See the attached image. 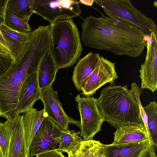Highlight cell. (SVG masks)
I'll return each mask as SVG.
<instances>
[{
  "instance_id": "obj_21",
  "label": "cell",
  "mask_w": 157,
  "mask_h": 157,
  "mask_svg": "<svg viewBox=\"0 0 157 157\" xmlns=\"http://www.w3.org/2000/svg\"><path fill=\"white\" fill-rule=\"evenodd\" d=\"M33 0H9L7 9L16 16L28 23L32 15Z\"/></svg>"
},
{
  "instance_id": "obj_31",
  "label": "cell",
  "mask_w": 157,
  "mask_h": 157,
  "mask_svg": "<svg viewBox=\"0 0 157 157\" xmlns=\"http://www.w3.org/2000/svg\"><path fill=\"white\" fill-rule=\"evenodd\" d=\"M0 52L6 54L10 55L9 49L7 47L0 30Z\"/></svg>"
},
{
  "instance_id": "obj_32",
  "label": "cell",
  "mask_w": 157,
  "mask_h": 157,
  "mask_svg": "<svg viewBox=\"0 0 157 157\" xmlns=\"http://www.w3.org/2000/svg\"><path fill=\"white\" fill-rule=\"evenodd\" d=\"M79 3H80L84 5L91 6L92 5L94 2V0H80L78 1Z\"/></svg>"
},
{
  "instance_id": "obj_15",
  "label": "cell",
  "mask_w": 157,
  "mask_h": 157,
  "mask_svg": "<svg viewBox=\"0 0 157 157\" xmlns=\"http://www.w3.org/2000/svg\"><path fill=\"white\" fill-rule=\"evenodd\" d=\"M100 56L98 53L90 52L79 59L74 67L72 76V80L78 90L81 91L82 84L98 66Z\"/></svg>"
},
{
  "instance_id": "obj_17",
  "label": "cell",
  "mask_w": 157,
  "mask_h": 157,
  "mask_svg": "<svg viewBox=\"0 0 157 157\" xmlns=\"http://www.w3.org/2000/svg\"><path fill=\"white\" fill-rule=\"evenodd\" d=\"M112 144L136 143L149 140L144 125H128L117 129Z\"/></svg>"
},
{
  "instance_id": "obj_8",
  "label": "cell",
  "mask_w": 157,
  "mask_h": 157,
  "mask_svg": "<svg viewBox=\"0 0 157 157\" xmlns=\"http://www.w3.org/2000/svg\"><path fill=\"white\" fill-rule=\"evenodd\" d=\"M63 130L47 117L43 121L28 147L29 157L57 150L59 138Z\"/></svg>"
},
{
  "instance_id": "obj_12",
  "label": "cell",
  "mask_w": 157,
  "mask_h": 157,
  "mask_svg": "<svg viewBox=\"0 0 157 157\" xmlns=\"http://www.w3.org/2000/svg\"><path fill=\"white\" fill-rule=\"evenodd\" d=\"M23 115H17L3 123L9 140L7 157H29L23 123Z\"/></svg>"
},
{
  "instance_id": "obj_25",
  "label": "cell",
  "mask_w": 157,
  "mask_h": 157,
  "mask_svg": "<svg viewBox=\"0 0 157 157\" xmlns=\"http://www.w3.org/2000/svg\"><path fill=\"white\" fill-rule=\"evenodd\" d=\"M130 90L134 96L138 104L140 115L148 137L150 145H154L148 128L147 116L140 100V96L143 91L135 82H133L132 84Z\"/></svg>"
},
{
  "instance_id": "obj_11",
  "label": "cell",
  "mask_w": 157,
  "mask_h": 157,
  "mask_svg": "<svg viewBox=\"0 0 157 157\" xmlns=\"http://www.w3.org/2000/svg\"><path fill=\"white\" fill-rule=\"evenodd\" d=\"M115 64L101 56L98 66L82 86V93L89 97L106 83H113L118 78Z\"/></svg>"
},
{
  "instance_id": "obj_29",
  "label": "cell",
  "mask_w": 157,
  "mask_h": 157,
  "mask_svg": "<svg viewBox=\"0 0 157 157\" xmlns=\"http://www.w3.org/2000/svg\"><path fill=\"white\" fill-rule=\"evenodd\" d=\"M36 157H66L62 152L54 150L44 152L36 155Z\"/></svg>"
},
{
  "instance_id": "obj_7",
  "label": "cell",
  "mask_w": 157,
  "mask_h": 157,
  "mask_svg": "<svg viewBox=\"0 0 157 157\" xmlns=\"http://www.w3.org/2000/svg\"><path fill=\"white\" fill-rule=\"evenodd\" d=\"M80 116V136L84 141L93 140L94 136L101 129L105 120L98 109L93 97L75 98Z\"/></svg>"
},
{
  "instance_id": "obj_5",
  "label": "cell",
  "mask_w": 157,
  "mask_h": 157,
  "mask_svg": "<svg viewBox=\"0 0 157 157\" xmlns=\"http://www.w3.org/2000/svg\"><path fill=\"white\" fill-rule=\"evenodd\" d=\"M106 16L121 19L143 30L146 35L157 34L155 21L137 9L129 0H95Z\"/></svg>"
},
{
  "instance_id": "obj_18",
  "label": "cell",
  "mask_w": 157,
  "mask_h": 157,
  "mask_svg": "<svg viewBox=\"0 0 157 157\" xmlns=\"http://www.w3.org/2000/svg\"><path fill=\"white\" fill-rule=\"evenodd\" d=\"M23 115V123L28 148L44 119L47 117L44 109L38 111L33 108Z\"/></svg>"
},
{
  "instance_id": "obj_19",
  "label": "cell",
  "mask_w": 157,
  "mask_h": 157,
  "mask_svg": "<svg viewBox=\"0 0 157 157\" xmlns=\"http://www.w3.org/2000/svg\"><path fill=\"white\" fill-rule=\"evenodd\" d=\"M58 70L50 52L46 54L41 61L37 71L40 90L52 85Z\"/></svg>"
},
{
  "instance_id": "obj_34",
  "label": "cell",
  "mask_w": 157,
  "mask_h": 157,
  "mask_svg": "<svg viewBox=\"0 0 157 157\" xmlns=\"http://www.w3.org/2000/svg\"><path fill=\"white\" fill-rule=\"evenodd\" d=\"M1 115H2V113H1V112L0 111V116H1Z\"/></svg>"
},
{
  "instance_id": "obj_9",
  "label": "cell",
  "mask_w": 157,
  "mask_h": 157,
  "mask_svg": "<svg viewBox=\"0 0 157 157\" xmlns=\"http://www.w3.org/2000/svg\"><path fill=\"white\" fill-rule=\"evenodd\" d=\"M146 39L147 53L139 70L141 89L154 93L157 90V34L152 32L146 35Z\"/></svg>"
},
{
  "instance_id": "obj_23",
  "label": "cell",
  "mask_w": 157,
  "mask_h": 157,
  "mask_svg": "<svg viewBox=\"0 0 157 157\" xmlns=\"http://www.w3.org/2000/svg\"><path fill=\"white\" fill-rule=\"evenodd\" d=\"M147 118V124L154 145L157 146V104L155 101L143 107Z\"/></svg>"
},
{
  "instance_id": "obj_24",
  "label": "cell",
  "mask_w": 157,
  "mask_h": 157,
  "mask_svg": "<svg viewBox=\"0 0 157 157\" xmlns=\"http://www.w3.org/2000/svg\"><path fill=\"white\" fill-rule=\"evenodd\" d=\"M5 24L10 29L21 32H30L31 29L28 23L15 16L6 9Z\"/></svg>"
},
{
  "instance_id": "obj_28",
  "label": "cell",
  "mask_w": 157,
  "mask_h": 157,
  "mask_svg": "<svg viewBox=\"0 0 157 157\" xmlns=\"http://www.w3.org/2000/svg\"><path fill=\"white\" fill-rule=\"evenodd\" d=\"M9 0H0V25L5 24V16Z\"/></svg>"
},
{
  "instance_id": "obj_10",
  "label": "cell",
  "mask_w": 157,
  "mask_h": 157,
  "mask_svg": "<svg viewBox=\"0 0 157 157\" xmlns=\"http://www.w3.org/2000/svg\"><path fill=\"white\" fill-rule=\"evenodd\" d=\"M43 103L47 117L62 129H68V125L73 124L80 128V121L69 117L63 110L59 100L58 94L52 85L41 90L40 99Z\"/></svg>"
},
{
  "instance_id": "obj_1",
  "label": "cell",
  "mask_w": 157,
  "mask_h": 157,
  "mask_svg": "<svg viewBox=\"0 0 157 157\" xmlns=\"http://www.w3.org/2000/svg\"><path fill=\"white\" fill-rule=\"evenodd\" d=\"M81 28L80 39L84 45L114 55L138 57L145 47L144 32L120 18L90 15L84 19Z\"/></svg>"
},
{
  "instance_id": "obj_33",
  "label": "cell",
  "mask_w": 157,
  "mask_h": 157,
  "mask_svg": "<svg viewBox=\"0 0 157 157\" xmlns=\"http://www.w3.org/2000/svg\"><path fill=\"white\" fill-rule=\"evenodd\" d=\"M0 157H3L0 148Z\"/></svg>"
},
{
  "instance_id": "obj_30",
  "label": "cell",
  "mask_w": 157,
  "mask_h": 157,
  "mask_svg": "<svg viewBox=\"0 0 157 157\" xmlns=\"http://www.w3.org/2000/svg\"><path fill=\"white\" fill-rule=\"evenodd\" d=\"M138 157H157L155 146L150 145L141 152Z\"/></svg>"
},
{
  "instance_id": "obj_27",
  "label": "cell",
  "mask_w": 157,
  "mask_h": 157,
  "mask_svg": "<svg viewBox=\"0 0 157 157\" xmlns=\"http://www.w3.org/2000/svg\"><path fill=\"white\" fill-rule=\"evenodd\" d=\"M14 61L10 54L0 52V77L8 70Z\"/></svg>"
},
{
  "instance_id": "obj_16",
  "label": "cell",
  "mask_w": 157,
  "mask_h": 157,
  "mask_svg": "<svg viewBox=\"0 0 157 157\" xmlns=\"http://www.w3.org/2000/svg\"><path fill=\"white\" fill-rule=\"evenodd\" d=\"M150 145L148 140L124 144H105L106 157H138Z\"/></svg>"
},
{
  "instance_id": "obj_6",
  "label": "cell",
  "mask_w": 157,
  "mask_h": 157,
  "mask_svg": "<svg viewBox=\"0 0 157 157\" xmlns=\"http://www.w3.org/2000/svg\"><path fill=\"white\" fill-rule=\"evenodd\" d=\"M78 1L74 0H33L34 13L48 21L50 25L63 19L80 15L82 11Z\"/></svg>"
},
{
  "instance_id": "obj_20",
  "label": "cell",
  "mask_w": 157,
  "mask_h": 157,
  "mask_svg": "<svg viewBox=\"0 0 157 157\" xmlns=\"http://www.w3.org/2000/svg\"><path fill=\"white\" fill-rule=\"evenodd\" d=\"M68 154V157H106L105 144L94 140L83 141Z\"/></svg>"
},
{
  "instance_id": "obj_26",
  "label": "cell",
  "mask_w": 157,
  "mask_h": 157,
  "mask_svg": "<svg viewBox=\"0 0 157 157\" xmlns=\"http://www.w3.org/2000/svg\"><path fill=\"white\" fill-rule=\"evenodd\" d=\"M9 140L3 123L0 122V148L3 157H7Z\"/></svg>"
},
{
  "instance_id": "obj_2",
  "label": "cell",
  "mask_w": 157,
  "mask_h": 157,
  "mask_svg": "<svg viewBox=\"0 0 157 157\" xmlns=\"http://www.w3.org/2000/svg\"><path fill=\"white\" fill-rule=\"evenodd\" d=\"M44 56L36 47L29 45L24 53L0 77L1 117L7 120L17 115V105L21 87L26 78L37 71Z\"/></svg>"
},
{
  "instance_id": "obj_4",
  "label": "cell",
  "mask_w": 157,
  "mask_h": 157,
  "mask_svg": "<svg viewBox=\"0 0 157 157\" xmlns=\"http://www.w3.org/2000/svg\"><path fill=\"white\" fill-rule=\"evenodd\" d=\"M51 25L50 53L58 70L73 66L80 59L82 44L72 18L57 20Z\"/></svg>"
},
{
  "instance_id": "obj_13",
  "label": "cell",
  "mask_w": 157,
  "mask_h": 157,
  "mask_svg": "<svg viewBox=\"0 0 157 157\" xmlns=\"http://www.w3.org/2000/svg\"><path fill=\"white\" fill-rule=\"evenodd\" d=\"M40 89L37 71L28 76L20 89L17 105V114L25 113L33 108L35 103L40 99Z\"/></svg>"
},
{
  "instance_id": "obj_22",
  "label": "cell",
  "mask_w": 157,
  "mask_h": 157,
  "mask_svg": "<svg viewBox=\"0 0 157 157\" xmlns=\"http://www.w3.org/2000/svg\"><path fill=\"white\" fill-rule=\"evenodd\" d=\"M80 134V131L63 130L59 137L57 150L68 154L83 141L79 136Z\"/></svg>"
},
{
  "instance_id": "obj_3",
  "label": "cell",
  "mask_w": 157,
  "mask_h": 157,
  "mask_svg": "<svg viewBox=\"0 0 157 157\" xmlns=\"http://www.w3.org/2000/svg\"><path fill=\"white\" fill-rule=\"evenodd\" d=\"M96 101L105 121L116 129L128 125H144L138 104L126 86L114 84L107 86Z\"/></svg>"
},
{
  "instance_id": "obj_14",
  "label": "cell",
  "mask_w": 157,
  "mask_h": 157,
  "mask_svg": "<svg viewBox=\"0 0 157 157\" xmlns=\"http://www.w3.org/2000/svg\"><path fill=\"white\" fill-rule=\"evenodd\" d=\"M0 30L6 46L14 61L24 53L29 43L32 32L14 31L5 24L0 25Z\"/></svg>"
}]
</instances>
